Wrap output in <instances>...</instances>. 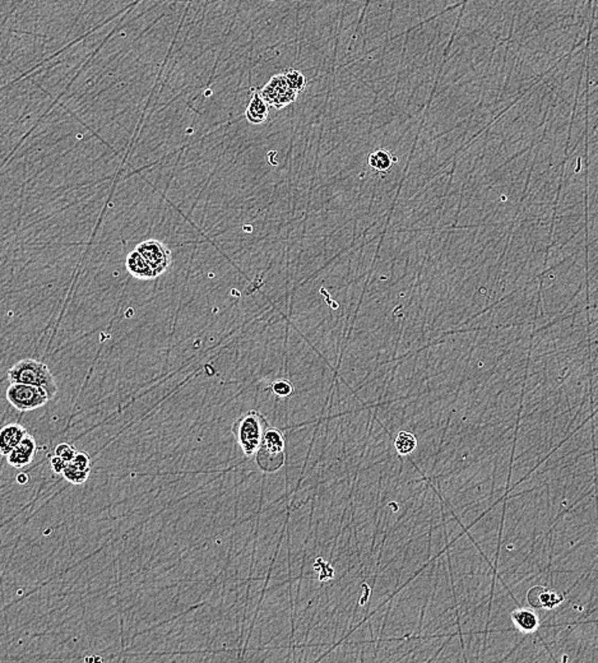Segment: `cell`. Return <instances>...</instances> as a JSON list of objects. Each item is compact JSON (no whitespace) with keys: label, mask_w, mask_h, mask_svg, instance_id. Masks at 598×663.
<instances>
[{"label":"cell","mask_w":598,"mask_h":663,"mask_svg":"<svg viewBox=\"0 0 598 663\" xmlns=\"http://www.w3.org/2000/svg\"><path fill=\"white\" fill-rule=\"evenodd\" d=\"M268 421L259 411L250 409L232 424V434L247 457L256 456L268 429Z\"/></svg>","instance_id":"1"},{"label":"cell","mask_w":598,"mask_h":663,"mask_svg":"<svg viewBox=\"0 0 598 663\" xmlns=\"http://www.w3.org/2000/svg\"><path fill=\"white\" fill-rule=\"evenodd\" d=\"M10 383L30 384L41 387L48 391L53 400L58 391L55 378L50 371L48 365L37 360L26 359L18 361L8 371Z\"/></svg>","instance_id":"2"},{"label":"cell","mask_w":598,"mask_h":663,"mask_svg":"<svg viewBox=\"0 0 598 663\" xmlns=\"http://www.w3.org/2000/svg\"><path fill=\"white\" fill-rule=\"evenodd\" d=\"M286 440L283 432L277 427H268L264 434L263 441L256 454L258 467L263 472L273 473L285 464Z\"/></svg>","instance_id":"3"},{"label":"cell","mask_w":598,"mask_h":663,"mask_svg":"<svg viewBox=\"0 0 598 663\" xmlns=\"http://www.w3.org/2000/svg\"><path fill=\"white\" fill-rule=\"evenodd\" d=\"M7 400L18 411L28 412L44 407L51 398L48 391L41 387L30 384L10 383L7 389Z\"/></svg>","instance_id":"4"},{"label":"cell","mask_w":598,"mask_h":663,"mask_svg":"<svg viewBox=\"0 0 598 663\" xmlns=\"http://www.w3.org/2000/svg\"><path fill=\"white\" fill-rule=\"evenodd\" d=\"M261 95L267 104L279 110L295 103L299 94L295 89L290 87L288 78L283 73V74H277L272 77L270 82L261 89Z\"/></svg>","instance_id":"5"},{"label":"cell","mask_w":598,"mask_h":663,"mask_svg":"<svg viewBox=\"0 0 598 663\" xmlns=\"http://www.w3.org/2000/svg\"><path fill=\"white\" fill-rule=\"evenodd\" d=\"M137 250L143 256L147 263L151 265L156 277L166 272L173 262L171 250L159 240H146L137 245Z\"/></svg>","instance_id":"6"},{"label":"cell","mask_w":598,"mask_h":663,"mask_svg":"<svg viewBox=\"0 0 598 663\" xmlns=\"http://www.w3.org/2000/svg\"><path fill=\"white\" fill-rule=\"evenodd\" d=\"M36 452H37L36 440L28 432L24 436V440L7 456V462L10 467L22 470L24 467H27L28 464L33 463V458L36 456Z\"/></svg>","instance_id":"7"},{"label":"cell","mask_w":598,"mask_h":663,"mask_svg":"<svg viewBox=\"0 0 598 663\" xmlns=\"http://www.w3.org/2000/svg\"><path fill=\"white\" fill-rule=\"evenodd\" d=\"M564 599V596L559 592L552 591L546 587L537 585L531 588L527 593V601L534 608H552L559 606Z\"/></svg>","instance_id":"8"},{"label":"cell","mask_w":598,"mask_h":663,"mask_svg":"<svg viewBox=\"0 0 598 663\" xmlns=\"http://www.w3.org/2000/svg\"><path fill=\"white\" fill-rule=\"evenodd\" d=\"M28 434L26 427L21 424H8L3 426L0 432V452L3 456L9 453L24 440Z\"/></svg>","instance_id":"9"},{"label":"cell","mask_w":598,"mask_h":663,"mask_svg":"<svg viewBox=\"0 0 598 663\" xmlns=\"http://www.w3.org/2000/svg\"><path fill=\"white\" fill-rule=\"evenodd\" d=\"M127 269L134 279L138 280L156 279V274L153 272L151 265L147 263V260L137 249L130 251L127 256Z\"/></svg>","instance_id":"10"},{"label":"cell","mask_w":598,"mask_h":663,"mask_svg":"<svg viewBox=\"0 0 598 663\" xmlns=\"http://www.w3.org/2000/svg\"><path fill=\"white\" fill-rule=\"evenodd\" d=\"M270 105L265 103L261 92L258 91H254L253 94V97L250 100V103L247 105V110H245V118H247L249 123L252 124H263L267 120H268V116H270V109H268Z\"/></svg>","instance_id":"11"},{"label":"cell","mask_w":598,"mask_h":663,"mask_svg":"<svg viewBox=\"0 0 598 663\" xmlns=\"http://www.w3.org/2000/svg\"><path fill=\"white\" fill-rule=\"evenodd\" d=\"M511 620L519 630L523 633H534L540 626V619L534 610L517 608L511 612Z\"/></svg>","instance_id":"12"},{"label":"cell","mask_w":598,"mask_h":663,"mask_svg":"<svg viewBox=\"0 0 598 663\" xmlns=\"http://www.w3.org/2000/svg\"><path fill=\"white\" fill-rule=\"evenodd\" d=\"M396 157L387 150H378L369 154L367 157V163L370 168H374L379 173H387L388 170L393 168V163L396 162Z\"/></svg>","instance_id":"13"},{"label":"cell","mask_w":598,"mask_h":663,"mask_svg":"<svg viewBox=\"0 0 598 663\" xmlns=\"http://www.w3.org/2000/svg\"><path fill=\"white\" fill-rule=\"evenodd\" d=\"M394 448L399 456H408L417 448V439L412 432H399L394 440Z\"/></svg>","instance_id":"14"},{"label":"cell","mask_w":598,"mask_h":663,"mask_svg":"<svg viewBox=\"0 0 598 663\" xmlns=\"http://www.w3.org/2000/svg\"><path fill=\"white\" fill-rule=\"evenodd\" d=\"M89 473L91 470H83L72 462H69L63 472V477L73 485H82L87 481Z\"/></svg>","instance_id":"15"},{"label":"cell","mask_w":598,"mask_h":663,"mask_svg":"<svg viewBox=\"0 0 598 663\" xmlns=\"http://www.w3.org/2000/svg\"><path fill=\"white\" fill-rule=\"evenodd\" d=\"M286 78H288V85L292 89H295L297 94L303 92L305 87H306V83L308 80L305 78L303 73L300 71H296V69H290L288 72L285 73Z\"/></svg>","instance_id":"16"},{"label":"cell","mask_w":598,"mask_h":663,"mask_svg":"<svg viewBox=\"0 0 598 663\" xmlns=\"http://www.w3.org/2000/svg\"><path fill=\"white\" fill-rule=\"evenodd\" d=\"M271 389L277 397H281V398H288L294 393L292 384L290 383L288 380H285V379L276 380L274 383L272 384Z\"/></svg>","instance_id":"17"},{"label":"cell","mask_w":598,"mask_h":663,"mask_svg":"<svg viewBox=\"0 0 598 663\" xmlns=\"http://www.w3.org/2000/svg\"><path fill=\"white\" fill-rule=\"evenodd\" d=\"M77 453L78 452L76 450V448L71 444H67V443H62L55 448L56 456L62 457L67 462H72Z\"/></svg>","instance_id":"18"},{"label":"cell","mask_w":598,"mask_h":663,"mask_svg":"<svg viewBox=\"0 0 598 663\" xmlns=\"http://www.w3.org/2000/svg\"><path fill=\"white\" fill-rule=\"evenodd\" d=\"M72 463L78 466V467L83 468V470H91V458H89L87 453H85V452H78V453L76 454V457H74Z\"/></svg>","instance_id":"19"},{"label":"cell","mask_w":598,"mask_h":663,"mask_svg":"<svg viewBox=\"0 0 598 663\" xmlns=\"http://www.w3.org/2000/svg\"><path fill=\"white\" fill-rule=\"evenodd\" d=\"M68 463H69V462H67L62 457L56 456V454L50 459V466H51L53 471L58 473V475H63V472H64L65 468H67Z\"/></svg>","instance_id":"20"},{"label":"cell","mask_w":598,"mask_h":663,"mask_svg":"<svg viewBox=\"0 0 598 663\" xmlns=\"http://www.w3.org/2000/svg\"><path fill=\"white\" fill-rule=\"evenodd\" d=\"M16 479L19 485H27V484L30 482V476H28L27 473H24V472H21V473L17 475Z\"/></svg>","instance_id":"21"}]
</instances>
